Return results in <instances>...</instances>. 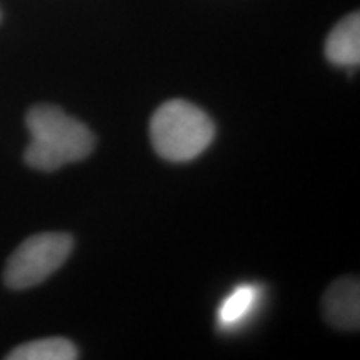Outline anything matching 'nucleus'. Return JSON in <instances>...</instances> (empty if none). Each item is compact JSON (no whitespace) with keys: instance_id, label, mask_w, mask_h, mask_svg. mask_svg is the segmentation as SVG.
Here are the masks:
<instances>
[{"instance_id":"nucleus-4","label":"nucleus","mask_w":360,"mask_h":360,"mask_svg":"<svg viewBox=\"0 0 360 360\" xmlns=\"http://www.w3.org/2000/svg\"><path fill=\"white\" fill-rule=\"evenodd\" d=\"M322 312L332 327L357 330L360 326V285L354 277H342L326 290Z\"/></svg>"},{"instance_id":"nucleus-7","label":"nucleus","mask_w":360,"mask_h":360,"mask_svg":"<svg viewBox=\"0 0 360 360\" xmlns=\"http://www.w3.org/2000/svg\"><path fill=\"white\" fill-rule=\"evenodd\" d=\"M77 357V347L64 337L27 342L7 355L8 360H74Z\"/></svg>"},{"instance_id":"nucleus-1","label":"nucleus","mask_w":360,"mask_h":360,"mask_svg":"<svg viewBox=\"0 0 360 360\" xmlns=\"http://www.w3.org/2000/svg\"><path fill=\"white\" fill-rule=\"evenodd\" d=\"M30 142L24 152L29 167L53 172L92 154L96 137L87 125L65 114L60 107L40 103L27 112Z\"/></svg>"},{"instance_id":"nucleus-5","label":"nucleus","mask_w":360,"mask_h":360,"mask_svg":"<svg viewBox=\"0 0 360 360\" xmlns=\"http://www.w3.org/2000/svg\"><path fill=\"white\" fill-rule=\"evenodd\" d=\"M326 57L337 67H357L360 64V15L349 13L337 22L326 40Z\"/></svg>"},{"instance_id":"nucleus-3","label":"nucleus","mask_w":360,"mask_h":360,"mask_svg":"<svg viewBox=\"0 0 360 360\" xmlns=\"http://www.w3.org/2000/svg\"><path fill=\"white\" fill-rule=\"evenodd\" d=\"M74 249V238L65 232H42L29 237L8 257L4 282L12 290L32 289L57 272Z\"/></svg>"},{"instance_id":"nucleus-2","label":"nucleus","mask_w":360,"mask_h":360,"mask_svg":"<svg viewBox=\"0 0 360 360\" xmlns=\"http://www.w3.org/2000/svg\"><path fill=\"white\" fill-rule=\"evenodd\" d=\"M215 137V125L193 103L174 98L162 103L150 119L152 147L169 162H191L205 152Z\"/></svg>"},{"instance_id":"nucleus-6","label":"nucleus","mask_w":360,"mask_h":360,"mask_svg":"<svg viewBox=\"0 0 360 360\" xmlns=\"http://www.w3.org/2000/svg\"><path fill=\"white\" fill-rule=\"evenodd\" d=\"M262 299V289L254 283L237 285L219 305L217 326L222 330H233L247 322V319L255 312Z\"/></svg>"}]
</instances>
